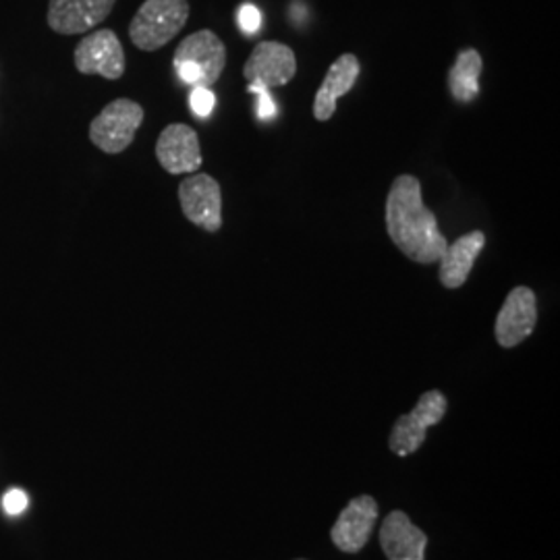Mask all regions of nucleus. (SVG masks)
Here are the masks:
<instances>
[{
    "instance_id": "1a4fd4ad",
    "label": "nucleus",
    "mask_w": 560,
    "mask_h": 560,
    "mask_svg": "<svg viewBox=\"0 0 560 560\" xmlns=\"http://www.w3.org/2000/svg\"><path fill=\"white\" fill-rule=\"evenodd\" d=\"M538 324V300L529 287H515L502 303L494 335L504 349H513L527 339Z\"/></svg>"
},
{
    "instance_id": "f8f14e48",
    "label": "nucleus",
    "mask_w": 560,
    "mask_h": 560,
    "mask_svg": "<svg viewBox=\"0 0 560 560\" xmlns=\"http://www.w3.org/2000/svg\"><path fill=\"white\" fill-rule=\"evenodd\" d=\"M378 520V502L372 497H358L349 502L332 527V541L342 552H360L370 540L374 523Z\"/></svg>"
},
{
    "instance_id": "9d476101",
    "label": "nucleus",
    "mask_w": 560,
    "mask_h": 560,
    "mask_svg": "<svg viewBox=\"0 0 560 560\" xmlns=\"http://www.w3.org/2000/svg\"><path fill=\"white\" fill-rule=\"evenodd\" d=\"M156 159L168 175H191L200 171V136L185 122H171L156 141Z\"/></svg>"
},
{
    "instance_id": "f03ea898",
    "label": "nucleus",
    "mask_w": 560,
    "mask_h": 560,
    "mask_svg": "<svg viewBox=\"0 0 560 560\" xmlns=\"http://www.w3.org/2000/svg\"><path fill=\"white\" fill-rule=\"evenodd\" d=\"M173 65L189 88H212L226 67L224 42L212 30H200L180 42Z\"/></svg>"
},
{
    "instance_id": "f3484780",
    "label": "nucleus",
    "mask_w": 560,
    "mask_h": 560,
    "mask_svg": "<svg viewBox=\"0 0 560 560\" xmlns=\"http://www.w3.org/2000/svg\"><path fill=\"white\" fill-rule=\"evenodd\" d=\"M189 106L191 113L200 119H208L217 106V96L212 92V88H191L189 94Z\"/></svg>"
},
{
    "instance_id": "ddd939ff",
    "label": "nucleus",
    "mask_w": 560,
    "mask_h": 560,
    "mask_svg": "<svg viewBox=\"0 0 560 560\" xmlns=\"http://www.w3.org/2000/svg\"><path fill=\"white\" fill-rule=\"evenodd\" d=\"M360 59L353 52H345L335 60L322 81L316 98H314V117L320 122L332 119L337 113V102L347 96L360 78Z\"/></svg>"
},
{
    "instance_id": "412c9836",
    "label": "nucleus",
    "mask_w": 560,
    "mask_h": 560,
    "mask_svg": "<svg viewBox=\"0 0 560 560\" xmlns=\"http://www.w3.org/2000/svg\"><path fill=\"white\" fill-rule=\"evenodd\" d=\"M300 560H303V559H300Z\"/></svg>"
},
{
    "instance_id": "423d86ee",
    "label": "nucleus",
    "mask_w": 560,
    "mask_h": 560,
    "mask_svg": "<svg viewBox=\"0 0 560 560\" xmlns=\"http://www.w3.org/2000/svg\"><path fill=\"white\" fill-rule=\"evenodd\" d=\"M446 407H448V400L441 390L423 393L413 411L407 416H400L399 420L395 421L393 434L388 441L390 451L399 457L413 455L425 441L428 428L441 423L446 413Z\"/></svg>"
},
{
    "instance_id": "6ab92c4d",
    "label": "nucleus",
    "mask_w": 560,
    "mask_h": 560,
    "mask_svg": "<svg viewBox=\"0 0 560 560\" xmlns=\"http://www.w3.org/2000/svg\"><path fill=\"white\" fill-rule=\"evenodd\" d=\"M27 504H30V499L23 490H9L2 499V506L9 515H21L27 509Z\"/></svg>"
},
{
    "instance_id": "6e6552de",
    "label": "nucleus",
    "mask_w": 560,
    "mask_h": 560,
    "mask_svg": "<svg viewBox=\"0 0 560 560\" xmlns=\"http://www.w3.org/2000/svg\"><path fill=\"white\" fill-rule=\"evenodd\" d=\"M73 60L81 75H101L108 81H119L127 69L119 36L106 27L88 34L78 44Z\"/></svg>"
},
{
    "instance_id": "f257e3e1",
    "label": "nucleus",
    "mask_w": 560,
    "mask_h": 560,
    "mask_svg": "<svg viewBox=\"0 0 560 560\" xmlns=\"http://www.w3.org/2000/svg\"><path fill=\"white\" fill-rule=\"evenodd\" d=\"M386 233L407 260L430 266L441 260L448 240L439 229L436 214L423 203L421 183L413 175L393 180L384 203Z\"/></svg>"
},
{
    "instance_id": "4468645a",
    "label": "nucleus",
    "mask_w": 560,
    "mask_h": 560,
    "mask_svg": "<svg viewBox=\"0 0 560 560\" xmlns=\"http://www.w3.org/2000/svg\"><path fill=\"white\" fill-rule=\"evenodd\" d=\"M483 247H486L483 231H471L467 235H460L459 240L448 243L439 260L441 261L439 279H441L442 287L451 289V291L463 287L469 279L474 264L480 258Z\"/></svg>"
},
{
    "instance_id": "2eb2a0df",
    "label": "nucleus",
    "mask_w": 560,
    "mask_h": 560,
    "mask_svg": "<svg viewBox=\"0 0 560 560\" xmlns=\"http://www.w3.org/2000/svg\"><path fill=\"white\" fill-rule=\"evenodd\" d=\"M381 546L388 560H423L428 536L402 511H393L382 523Z\"/></svg>"
},
{
    "instance_id": "0eeeda50",
    "label": "nucleus",
    "mask_w": 560,
    "mask_h": 560,
    "mask_svg": "<svg viewBox=\"0 0 560 560\" xmlns=\"http://www.w3.org/2000/svg\"><path fill=\"white\" fill-rule=\"evenodd\" d=\"M180 212L187 221L208 233L222 229L221 183L212 175L196 173L179 185Z\"/></svg>"
},
{
    "instance_id": "dca6fc26",
    "label": "nucleus",
    "mask_w": 560,
    "mask_h": 560,
    "mask_svg": "<svg viewBox=\"0 0 560 560\" xmlns=\"http://www.w3.org/2000/svg\"><path fill=\"white\" fill-rule=\"evenodd\" d=\"M483 59L476 48H465L457 55L455 65L448 71V92L453 101L471 104L480 96V75Z\"/></svg>"
},
{
    "instance_id": "39448f33",
    "label": "nucleus",
    "mask_w": 560,
    "mask_h": 560,
    "mask_svg": "<svg viewBox=\"0 0 560 560\" xmlns=\"http://www.w3.org/2000/svg\"><path fill=\"white\" fill-rule=\"evenodd\" d=\"M298 75V57L293 48L282 42H258L243 65V78L247 80V92L260 94L264 90L282 88Z\"/></svg>"
},
{
    "instance_id": "9b49d317",
    "label": "nucleus",
    "mask_w": 560,
    "mask_h": 560,
    "mask_svg": "<svg viewBox=\"0 0 560 560\" xmlns=\"http://www.w3.org/2000/svg\"><path fill=\"white\" fill-rule=\"evenodd\" d=\"M117 0H50L48 25L60 36L88 34L106 20Z\"/></svg>"
},
{
    "instance_id": "a211bd4d",
    "label": "nucleus",
    "mask_w": 560,
    "mask_h": 560,
    "mask_svg": "<svg viewBox=\"0 0 560 560\" xmlns=\"http://www.w3.org/2000/svg\"><path fill=\"white\" fill-rule=\"evenodd\" d=\"M235 18H237V23H240L243 34H256L260 30L261 13L258 11V7L249 4V2L241 4Z\"/></svg>"
},
{
    "instance_id": "7ed1b4c3",
    "label": "nucleus",
    "mask_w": 560,
    "mask_h": 560,
    "mask_svg": "<svg viewBox=\"0 0 560 560\" xmlns=\"http://www.w3.org/2000/svg\"><path fill=\"white\" fill-rule=\"evenodd\" d=\"M187 20V0H145L129 23V38L143 52H154L177 38Z\"/></svg>"
},
{
    "instance_id": "aec40b11",
    "label": "nucleus",
    "mask_w": 560,
    "mask_h": 560,
    "mask_svg": "<svg viewBox=\"0 0 560 560\" xmlns=\"http://www.w3.org/2000/svg\"><path fill=\"white\" fill-rule=\"evenodd\" d=\"M258 96V119L268 120L275 117V113H277V108H275V101H272V96H270V92L268 90H264L260 94H256Z\"/></svg>"
},
{
    "instance_id": "20e7f679",
    "label": "nucleus",
    "mask_w": 560,
    "mask_h": 560,
    "mask_svg": "<svg viewBox=\"0 0 560 560\" xmlns=\"http://www.w3.org/2000/svg\"><path fill=\"white\" fill-rule=\"evenodd\" d=\"M145 110L140 102L117 98L106 104L101 115L90 122V141L104 154L125 152L138 136Z\"/></svg>"
}]
</instances>
